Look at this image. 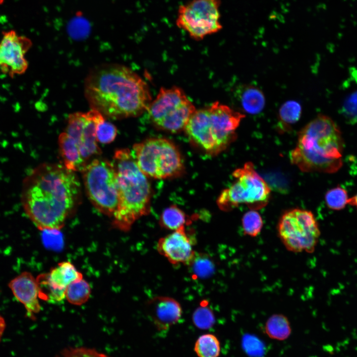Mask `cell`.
Wrapping results in <instances>:
<instances>
[{
    "instance_id": "6da1fadb",
    "label": "cell",
    "mask_w": 357,
    "mask_h": 357,
    "mask_svg": "<svg viewBox=\"0 0 357 357\" xmlns=\"http://www.w3.org/2000/svg\"><path fill=\"white\" fill-rule=\"evenodd\" d=\"M63 165L43 163L24 178L21 203L40 230H60L79 203L81 186L76 174Z\"/></svg>"
},
{
    "instance_id": "7a4b0ae2",
    "label": "cell",
    "mask_w": 357,
    "mask_h": 357,
    "mask_svg": "<svg viewBox=\"0 0 357 357\" xmlns=\"http://www.w3.org/2000/svg\"><path fill=\"white\" fill-rule=\"evenodd\" d=\"M84 93L91 110L114 119L138 116L151 102L147 83L129 68L117 63L93 67L85 79Z\"/></svg>"
},
{
    "instance_id": "3957f363",
    "label": "cell",
    "mask_w": 357,
    "mask_h": 357,
    "mask_svg": "<svg viewBox=\"0 0 357 357\" xmlns=\"http://www.w3.org/2000/svg\"><path fill=\"white\" fill-rule=\"evenodd\" d=\"M343 148L337 124L330 117L320 115L299 132L290 161L302 172L334 173L343 165Z\"/></svg>"
},
{
    "instance_id": "277c9868",
    "label": "cell",
    "mask_w": 357,
    "mask_h": 357,
    "mask_svg": "<svg viewBox=\"0 0 357 357\" xmlns=\"http://www.w3.org/2000/svg\"><path fill=\"white\" fill-rule=\"evenodd\" d=\"M113 163L117 174L119 199L112 217L113 225L127 231L138 219L149 213L151 186L147 176L138 168L132 151H116Z\"/></svg>"
},
{
    "instance_id": "5b68a950",
    "label": "cell",
    "mask_w": 357,
    "mask_h": 357,
    "mask_svg": "<svg viewBox=\"0 0 357 357\" xmlns=\"http://www.w3.org/2000/svg\"><path fill=\"white\" fill-rule=\"evenodd\" d=\"M245 115L216 102L195 110L184 130L190 141L210 155L226 149L237 138L236 130Z\"/></svg>"
},
{
    "instance_id": "8992f818",
    "label": "cell",
    "mask_w": 357,
    "mask_h": 357,
    "mask_svg": "<svg viewBox=\"0 0 357 357\" xmlns=\"http://www.w3.org/2000/svg\"><path fill=\"white\" fill-rule=\"evenodd\" d=\"M132 152L138 168L146 176L167 178L178 176L183 171L178 148L168 139H147L135 144Z\"/></svg>"
},
{
    "instance_id": "52a82bcc",
    "label": "cell",
    "mask_w": 357,
    "mask_h": 357,
    "mask_svg": "<svg viewBox=\"0 0 357 357\" xmlns=\"http://www.w3.org/2000/svg\"><path fill=\"white\" fill-rule=\"evenodd\" d=\"M233 183L223 190L217 200L219 208L230 211L240 204L250 210L260 209L267 204L271 189L266 181L255 170L251 162H246L233 173Z\"/></svg>"
},
{
    "instance_id": "ba28073f",
    "label": "cell",
    "mask_w": 357,
    "mask_h": 357,
    "mask_svg": "<svg viewBox=\"0 0 357 357\" xmlns=\"http://www.w3.org/2000/svg\"><path fill=\"white\" fill-rule=\"evenodd\" d=\"M81 172L85 189L92 204L103 214L112 217L119 200L117 174L113 162L94 158Z\"/></svg>"
},
{
    "instance_id": "9c48e42d",
    "label": "cell",
    "mask_w": 357,
    "mask_h": 357,
    "mask_svg": "<svg viewBox=\"0 0 357 357\" xmlns=\"http://www.w3.org/2000/svg\"><path fill=\"white\" fill-rule=\"evenodd\" d=\"M196 109L178 87L162 88L147 110L152 123L171 133L184 129Z\"/></svg>"
},
{
    "instance_id": "30bf717a",
    "label": "cell",
    "mask_w": 357,
    "mask_h": 357,
    "mask_svg": "<svg viewBox=\"0 0 357 357\" xmlns=\"http://www.w3.org/2000/svg\"><path fill=\"white\" fill-rule=\"evenodd\" d=\"M277 231L286 248L293 252H313L320 235L313 214L299 208L287 211L282 215Z\"/></svg>"
},
{
    "instance_id": "8fae6325",
    "label": "cell",
    "mask_w": 357,
    "mask_h": 357,
    "mask_svg": "<svg viewBox=\"0 0 357 357\" xmlns=\"http://www.w3.org/2000/svg\"><path fill=\"white\" fill-rule=\"evenodd\" d=\"M220 0H191L179 5L178 27L193 39L199 40L222 29Z\"/></svg>"
},
{
    "instance_id": "7c38bea8",
    "label": "cell",
    "mask_w": 357,
    "mask_h": 357,
    "mask_svg": "<svg viewBox=\"0 0 357 357\" xmlns=\"http://www.w3.org/2000/svg\"><path fill=\"white\" fill-rule=\"evenodd\" d=\"M105 119L100 113L91 109L87 112L72 113L68 117L64 131L59 136L74 147L87 164L90 159L101 153L97 144L96 128Z\"/></svg>"
},
{
    "instance_id": "4fadbf2b",
    "label": "cell",
    "mask_w": 357,
    "mask_h": 357,
    "mask_svg": "<svg viewBox=\"0 0 357 357\" xmlns=\"http://www.w3.org/2000/svg\"><path fill=\"white\" fill-rule=\"evenodd\" d=\"M82 278V274L70 262L59 263L49 272L40 274L36 278L39 298L53 303L62 301L65 298L67 287L74 281Z\"/></svg>"
},
{
    "instance_id": "5bb4252c",
    "label": "cell",
    "mask_w": 357,
    "mask_h": 357,
    "mask_svg": "<svg viewBox=\"0 0 357 357\" xmlns=\"http://www.w3.org/2000/svg\"><path fill=\"white\" fill-rule=\"evenodd\" d=\"M32 45L29 38L14 30L3 31L0 42V71L11 78L23 74L28 66L25 56Z\"/></svg>"
},
{
    "instance_id": "9a60e30c",
    "label": "cell",
    "mask_w": 357,
    "mask_h": 357,
    "mask_svg": "<svg viewBox=\"0 0 357 357\" xmlns=\"http://www.w3.org/2000/svg\"><path fill=\"white\" fill-rule=\"evenodd\" d=\"M193 245V241L183 226L159 239L157 249L171 263L187 265L196 252Z\"/></svg>"
},
{
    "instance_id": "2e32d148",
    "label": "cell",
    "mask_w": 357,
    "mask_h": 357,
    "mask_svg": "<svg viewBox=\"0 0 357 357\" xmlns=\"http://www.w3.org/2000/svg\"><path fill=\"white\" fill-rule=\"evenodd\" d=\"M8 286L15 298L24 305L27 317L35 319L41 309L36 278L31 273L23 272L12 279Z\"/></svg>"
},
{
    "instance_id": "e0dca14e",
    "label": "cell",
    "mask_w": 357,
    "mask_h": 357,
    "mask_svg": "<svg viewBox=\"0 0 357 357\" xmlns=\"http://www.w3.org/2000/svg\"><path fill=\"white\" fill-rule=\"evenodd\" d=\"M147 307L153 323L160 332H167L178 321L182 315L180 304L170 297H154L148 301Z\"/></svg>"
},
{
    "instance_id": "ac0fdd59",
    "label": "cell",
    "mask_w": 357,
    "mask_h": 357,
    "mask_svg": "<svg viewBox=\"0 0 357 357\" xmlns=\"http://www.w3.org/2000/svg\"><path fill=\"white\" fill-rule=\"evenodd\" d=\"M239 101L242 109L247 113L255 115L263 109L265 99L262 92L253 85H245L239 93Z\"/></svg>"
},
{
    "instance_id": "d6986e66",
    "label": "cell",
    "mask_w": 357,
    "mask_h": 357,
    "mask_svg": "<svg viewBox=\"0 0 357 357\" xmlns=\"http://www.w3.org/2000/svg\"><path fill=\"white\" fill-rule=\"evenodd\" d=\"M264 330L270 338L278 341L286 340L292 332L289 320L282 314H274L269 317L265 323Z\"/></svg>"
},
{
    "instance_id": "ffe728a7",
    "label": "cell",
    "mask_w": 357,
    "mask_h": 357,
    "mask_svg": "<svg viewBox=\"0 0 357 357\" xmlns=\"http://www.w3.org/2000/svg\"><path fill=\"white\" fill-rule=\"evenodd\" d=\"M90 294V286L82 278L74 281L67 287L65 298L69 303L81 305L88 300Z\"/></svg>"
},
{
    "instance_id": "44dd1931",
    "label": "cell",
    "mask_w": 357,
    "mask_h": 357,
    "mask_svg": "<svg viewBox=\"0 0 357 357\" xmlns=\"http://www.w3.org/2000/svg\"><path fill=\"white\" fill-rule=\"evenodd\" d=\"M194 350L198 357H218L221 351L220 343L216 336L204 334L196 340Z\"/></svg>"
},
{
    "instance_id": "7402d4cb",
    "label": "cell",
    "mask_w": 357,
    "mask_h": 357,
    "mask_svg": "<svg viewBox=\"0 0 357 357\" xmlns=\"http://www.w3.org/2000/svg\"><path fill=\"white\" fill-rule=\"evenodd\" d=\"M191 272L196 278L200 279L210 277L215 269L214 263L206 254L195 252L193 257L187 265Z\"/></svg>"
},
{
    "instance_id": "603a6c76",
    "label": "cell",
    "mask_w": 357,
    "mask_h": 357,
    "mask_svg": "<svg viewBox=\"0 0 357 357\" xmlns=\"http://www.w3.org/2000/svg\"><path fill=\"white\" fill-rule=\"evenodd\" d=\"M186 217L182 210L175 205L166 208L162 212L160 224L163 228L176 231L184 226Z\"/></svg>"
},
{
    "instance_id": "cb8c5ba5",
    "label": "cell",
    "mask_w": 357,
    "mask_h": 357,
    "mask_svg": "<svg viewBox=\"0 0 357 357\" xmlns=\"http://www.w3.org/2000/svg\"><path fill=\"white\" fill-rule=\"evenodd\" d=\"M243 234L251 237L257 236L263 225L262 218L256 210H250L243 215L241 220Z\"/></svg>"
},
{
    "instance_id": "d4e9b609",
    "label": "cell",
    "mask_w": 357,
    "mask_h": 357,
    "mask_svg": "<svg viewBox=\"0 0 357 357\" xmlns=\"http://www.w3.org/2000/svg\"><path fill=\"white\" fill-rule=\"evenodd\" d=\"M301 114L300 105L295 101H289L284 103L279 112L280 121L282 125L289 126L299 119Z\"/></svg>"
},
{
    "instance_id": "484cf974",
    "label": "cell",
    "mask_w": 357,
    "mask_h": 357,
    "mask_svg": "<svg viewBox=\"0 0 357 357\" xmlns=\"http://www.w3.org/2000/svg\"><path fill=\"white\" fill-rule=\"evenodd\" d=\"M349 198L347 190L340 186L329 189L325 195L326 205L333 210L344 209L348 204Z\"/></svg>"
},
{
    "instance_id": "4316f807",
    "label": "cell",
    "mask_w": 357,
    "mask_h": 357,
    "mask_svg": "<svg viewBox=\"0 0 357 357\" xmlns=\"http://www.w3.org/2000/svg\"><path fill=\"white\" fill-rule=\"evenodd\" d=\"M192 320L197 328L208 329L213 326L215 317L212 310L207 305H201L194 311Z\"/></svg>"
},
{
    "instance_id": "83f0119b",
    "label": "cell",
    "mask_w": 357,
    "mask_h": 357,
    "mask_svg": "<svg viewBox=\"0 0 357 357\" xmlns=\"http://www.w3.org/2000/svg\"><path fill=\"white\" fill-rule=\"evenodd\" d=\"M117 134V129L115 125L106 121V119L100 121L96 128V138L98 142L103 144H108L113 142Z\"/></svg>"
},
{
    "instance_id": "f1b7e54d",
    "label": "cell",
    "mask_w": 357,
    "mask_h": 357,
    "mask_svg": "<svg viewBox=\"0 0 357 357\" xmlns=\"http://www.w3.org/2000/svg\"><path fill=\"white\" fill-rule=\"evenodd\" d=\"M56 357H110L95 349L87 347H69L64 349Z\"/></svg>"
},
{
    "instance_id": "f546056e",
    "label": "cell",
    "mask_w": 357,
    "mask_h": 357,
    "mask_svg": "<svg viewBox=\"0 0 357 357\" xmlns=\"http://www.w3.org/2000/svg\"><path fill=\"white\" fill-rule=\"evenodd\" d=\"M342 111L346 117L357 122V90L346 97L342 106Z\"/></svg>"
},
{
    "instance_id": "4dcf8cb0",
    "label": "cell",
    "mask_w": 357,
    "mask_h": 357,
    "mask_svg": "<svg viewBox=\"0 0 357 357\" xmlns=\"http://www.w3.org/2000/svg\"><path fill=\"white\" fill-rule=\"evenodd\" d=\"M70 31L72 36L80 37L87 33V25L86 22L79 19H76L71 23Z\"/></svg>"
},
{
    "instance_id": "1f68e13d",
    "label": "cell",
    "mask_w": 357,
    "mask_h": 357,
    "mask_svg": "<svg viewBox=\"0 0 357 357\" xmlns=\"http://www.w3.org/2000/svg\"><path fill=\"white\" fill-rule=\"evenodd\" d=\"M6 326L5 320L0 314V340L4 332Z\"/></svg>"
},
{
    "instance_id": "d6a6232c",
    "label": "cell",
    "mask_w": 357,
    "mask_h": 357,
    "mask_svg": "<svg viewBox=\"0 0 357 357\" xmlns=\"http://www.w3.org/2000/svg\"><path fill=\"white\" fill-rule=\"evenodd\" d=\"M348 204L356 207L357 209V193L353 197L349 198Z\"/></svg>"
},
{
    "instance_id": "836d02e7",
    "label": "cell",
    "mask_w": 357,
    "mask_h": 357,
    "mask_svg": "<svg viewBox=\"0 0 357 357\" xmlns=\"http://www.w3.org/2000/svg\"><path fill=\"white\" fill-rule=\"evenodd\" d=\"M324 348H325V349H326V350L328 351L329 353H333V348L331 346L329 345V346H325Z\"/></svg>"
},
{
    "instance_id": "e575fe53",
    "label": "cell",
    "mask_w": 357,
    "mask_h": 357,
    "mask_svg": "<svg viewBox=\"0 0 357 357\" xmlns=\"http://www.w3.org/2000/svg\"><path fill=\"white\" fill-rule=\"evenodd\" d=\"M4 0H0V4H1Z\"/></svg>"
},
{
    "instance_id": "d590c367",
    "label": "cell",
    "mask_w": 357,
    "mask_h": 357,
    "mask_svg": "<svg viewBox=\"0 0 357 357\" xmlns=\"http://www.w3.org/2000/svg\"><path fill=\"white\" fill-rule=\"evenodd\" d=\"M355 350H356V351H357V347H356V348H355Z\"/></svg>"
}]
</instances>
